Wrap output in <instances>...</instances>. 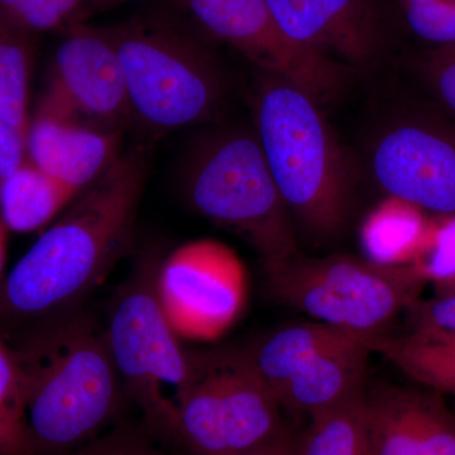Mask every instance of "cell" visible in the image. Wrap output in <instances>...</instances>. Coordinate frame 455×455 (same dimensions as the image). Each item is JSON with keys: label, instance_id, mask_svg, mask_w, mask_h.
I'll use <instances>...</instances> for the list:
<instances>
[{"label": "cell", "instance_id": "obj_1", "mask_svg": "<svg viewBox=\"0 0 455 455\" xmlns=\"http://www.w3.org/2000/svg\"><path fill=\"white\" fill-rule=\"evenodd\" d=\"M146 176L139 151L119 156L0 283V316L42 325L71 313L130 247Z\"/></svg>", "mask_w": 455, "mask_h": 455}, {"label": "cell", "instance_id": "obj_2", "mask_svg": "<svg viewBox=\"0 0 455 455\" xmlns=\"http://www.w3.org/2000/svg\"><path fill=\"white\" fill-rule=\"evenodd\" d=\"M13 350L32 455H68L97 439L124 392L104 331L71 311L36 328Z\"/></svg>", "mask_w": 455, "mask_h": 455}, {"label": "cell", "instance_id": "obj_3", "mask_svg": "<svg viewBox=\"0 0 455 455\" xmlns=\"http://www.w3.org/2000/svg\"><path fill=\"white\" fill-rule=\"evenodd\" d=\"M254 110L259 145L292 220L314 238H334L348 221L355 180L322 106L265 75Z\"/></svg>", "mask_w": 455, "mask_h": 455}, {"label": "cell", "instance_id": "obj_4", "mask_svg": "<svg viewBox=\"0 0 455 455\" xmlns=\"http://www.w3.org/2000/svg\"><path fill=\"white\" fill-rule=\"evenodd\" d=\"M121 62L131 116L166 133L212 118L224 84L205 47L178 27L132 18L103 27Z\"/></svg>", "mask_w": 455, "mask_h": 455}, {"label": "cell", "instance_id": "obj_5", "mask_svg": "<svg viewBox=\"0 0 455 455\" xmlns=\"http://www.w3.org/2000/svg\"><path fill=\"white\" fill-rule=\"evenodd\" d=\"M269 292L276 300L371 341L373 349L395 317L420 299L427 278L414 263L377 265L350 254H293L265 265Z\"/></svg>", "mask_w": 455, "mask_h": 455}, {"label": "cell", "instance_id": "obj_6", "mask_svg": "<svg viewBox=\"0 0 455 455\" xmlns=\"http://www.w3.org/2000/svg\"><path fill=\"white\" fill-rule=\"evenodd\" d=\"M187 196L203 217L252 245L265 265L299 252L291 214L256 132L226 131L206 140L188 166Z\"/></svg>", "mask_w": 455, "mask_h": 455}, {"label": "cell", "instance_id": "obj_7", "mask_svg": "<svg viewBox=\"0 0 455 455\" xmlns=\"http://www.w3.org/2000/svg\"><path fill=\"white\" fill-rule=\"evenodd\" d=\"M190 355L191 376L176 403L170 439L193 455H242L286 433L280 403L247 349Z\"/></svg>", "mask_w": 455, "mask_h": 455}, {"label": "cell", "instance_id": "obj_8", "mask_svg": "<svg viewBox=\"0 0 455 455\" xmlns=\"http://www.w3.org/2000/svg\"><path fill=\"white\" fill-rule=\"evenodd\" d=\"M160 260L151 252L140 262L116 293L104 333L123 391L139 405L147 429L170 438L176 403L191 376V355L158 302Z\"/></svg>", "mask_w": 455, "mask_h": 455}, {"label": "cell", "instance_id": "obj_9", "mask_svg": "<svg viewBox=\"0 0 455 455\" xmlns=\"http://www.w3.org/2000/svg\"><path fill=\"white\" fill-rule=\"evenodd\" d=\"M371 341L324 323L278 329L247 349L281 407L310 416L364 390Z\"/></svg>", "mask_w": 455, "mask_h": 455}, {"label": "cell", "instance_id": "obj_10", "mask_svg": "<svg viewBox=\"0 0 455 455\" xmlns=\"http://www.w3.org/2000/svg\"><path fill=\"white\" fill-rule=\"evenodd\" d=\"M156 293L179 338L220 339L247 302V271L229 245L197 239L160 260Z\"/></svg>", "mask_w": 455, "mask_h": 455}, {"label": "cell", "instance_id": "obj_11", "mask_svg": "<svg viewBox=\"0 0 455 455\" xmlns=\"http://www.w3.org/2000/svg\"><path fill=\"white\" fill-rule=\"evenodd\" d=\"M204 31L241 52L269 76L295 86L324 107L348 80L350 68L291 40L265 0H181Z\"/></svg>", "mask_w": 455, "mask_h": 455}, {"label": "cell", "instance_id": "obj_12", "mask_svg": "<svg viewBox=\"0 0 455 455\" xmlns=\"http://www.w3.org/2000/svg\"><path fill=\"white\" fill-rule=\"evenodd\" d=\"M40 106L97 130L119 132L131 116L130 101L121 62L103 27L79 22L66 28Z\"/></svg>", "mask_w": 455, "mask_h": 455}, {"label": "cell", "instance_id": "obj_13", "mask_svg": "<svg viewBox=\"0 0 455 455\" xmlns=\"http://www.w3.org/2000/svg\"><path fill=\"white\" fill-rule=\"evenodd\" d=\"M374 178L387 196L435 215L455 214V130L431 118L392 125L374 146Z\"/></svg>", "mask_w": 455, "mask_h": 455}, {"label": "cell", "instance_id": "obj_14", "mask_svg": "<svg viewBox=\"0 0 455 455\" xmlns=\"http://www.w3.org/2000/svg\"><path fill=\"white\" fill-rule=\"evenodd\" d=\"M291 40L350 70L379 56L383 26L374 0H265Z\"/></svg>", "mask_w": 455, "mask_h": 455}, {"label": "cell", "instance_id": "obj_15", "mask_svg": "<svg viewBox=\"0 0 455 455\" xmlns=\"http://www.w3.org/2000/svg\"><path fill=\"white\" fill-rule=\"evenodd\" d=\"M442 395L400 386L366 392L367 455H455V414Z\"/></svg>", "mask_w": 455, "mask_h": 455}, {"label": "cell", "instance_id": "obj_16", "mask_svg": "<svg viewBox=\"0 0 455 455\" xmlns=\"http://www.w3.org/2000/svg\"><path fill=\"white\" fill-rule=\"evenodd\" d=\"M119 132L97 130L38 104L27 134V158L84 191L121 156Z\"/></svg>", "mask_w": 455, "mask_h": 455}, {"label": "cell", "instance_id": "obj_17", "mask_svg": "<svg viewBox=\"0 0 455 455\" xmlns=\"http://www.w3.org/2000/svg\"><path fill=\"white\" fill-rule=\"evenodd\" d=\"M429 227L427 212L388 196L362 223L359 241L364 259L388 267L411 265L423 250Z\"/></svg>", "mask_w": 455, "mask_h": 455}, {"label": "cell", "instance_id": "obj_18", "mask_svg": "<svg viewBox=\"0 0 455 455\" xmlns=\"http://www.w3.org/2000/svg\"><path fill=\"white\" fill-rule=\"evenodd\" d=\"M83 191L38 169L27 158L0 184V215L9 230L41 229Z\"/></svg>", "mask_w": 455, "mask_h": 455}, {"label": "cell", "instance_id": "obj_19", "mask_svg": "<svg viewBox=\"0 0 455 455\" xmlns=\"http://www.w3.org/2000/svg\"><path fill=\"white\" fill-rule=\"evenodd\" d=\"M376 352L412 381L440 394L455 395V335L386 337L377 344Z\"/></svg>", "mask_w": 455, "mask_h": 455}, {"label": "cell", "instance_id": "obj_20", "mask_svg": "<svg viewBox=\"0 0 455 455\" xmlns=\"http://www.w3.org/2000/svg\"><path fill=\"white\" fill-rule=\"evenodd\" d=\"M35 38L0 17V118L26 142Z\"/></svg>", "mask_w": 455, "mask_h": 455}, {"label": "cell", "instance_id": "obj_21", "mask_svg": "<svg viewBox=\"0 0 455 455\" xmlns=\"http://www.w3.org/2000/svg\"><path fill=\"white\" fill-rule=\"evenodd\" d=\"M298 455H367L366 391L311 416Z\"/></svg>", "mask_w": 455, "mask_h": 455}, {"label": "cell", "instance_id": "obj_22", "mask_svg": "<svg viewBox=\"0 0 455 455\" xmlns=\"http://www.w3.org/2000/svg\"><path fill=\"white\" fill-rule=\"evenodd\" d=\"M0 455H32L23 414L22 371L0 333Z\"/></svg>", "mask_w": 455, "mask_h": 455}, {"label": "cell", "instance_id": "obj_23", "mask_svg": "<svg viewBox=\"0 0 455 455\" xmlns=\"http://www.w3.org/2000/svg\"><path fill=\"white\" fill-rule=\"evenodd\" d=\"M85 0H0V17L33 36L82 22Z\"/></svg>", "mask_w": 455, "mask_h": 455}, {"label": "cell", "instance_id": "obj_24", "mask_svg": "<svg viewBox=\"0 0 455 455\" xmlns=\"http://www.w3.org/2000/svg\"><path fill=\"white\" fill-rule=\"evenodd\" d=\"M427 283L439 293L455 291V214L435 215L430 220L425 244L414 260Z\"/></svg>", "mask_w": 455, "mask_h": 455}, {"label": "cell", "instance_id": "obj_25", "mask_svg": "<svg viewBox=\"0 0 455 455\" xmlns=\"http://www.w3.org/2000/svg\"><path fill=\"white\" fill-rule=\"evenodd\" d=\"M410 31L436 49L455 46V0H427L403 7Z\"/></svg>", "mask_w": 455, "mask_h": 455}, {"label": "cell", "instance_id": "obj_26", "mask_svg": "<svg viewBox=\"0 0 455 455\" xmlns=\"http://www.w3.org/2000/svg\"><path fill=\"white\" fill-rule=\"evenodd\" d=\"M410 333L455 335V291L414 302L409 309Z\"/></svg>", "mask_w": 455, "mask_h": 455}, {"label": "cell", "instance_id": "obj_27", "mask_svg": "<svg viewBox=\"0 0 455 455\" xmlns=\"http://www.w3.org/2000/svg\"><path fill=\"white\" fill-rule=\"evenodd\" d=\"M151 431L116 427L68 455H167L151 442Z\"/></svg>", "mask_w": 455, "mask_h": 455}, {"label": "cell", "instance_id": "obj_28", "mask_svg": "<svg viewBox=\"0 0 455 455\" xmlns=\"http://www.w3.org/2000/svg\"><path fill=\"white\" fill-rule=\"evenodd\" d=\"M421 68L434 97L455 114V46L434 50L425 57Z\"/></svg>", "mask_w": 455, "mask_h": 455}, {"label": "cell", "instance_id": "obj_29", "mask_svg": "<svg viewBox=\"0 0 455 455\" xmlns=\"http://www.w3.org/2000/svg\"><path fill=\"white\" fill-rule=\"evenodd\" d=\"M26 160V140L0 118V181L12 175Z\"/></svg>", "mask_w": 455, "mask_h": 455}, {"label": "cell", "instance_id": "obj_30", "mask_svg": "<svg viewBox=\"0 0 455 455\" xmlns=\"http://www.w3.org/2000/svg\"><path fill=\"white\" fill-rule=\"evenodd\" d=\"M242 455H298V442L284 433L274 442Z\"/></svg>", "mask_w": 455, "mask_h": 455}, {"label": "cell", "instance_id": "obj_31", "mask_svg": "<svg viewBox=\"0 0 455 455\" xmlns=\"http://www.w3.org/2000/svg\"><path fill=\"white\" fill-rule=\"evenodd\" d=\"M127 2H131V0H85V14L90 13V12L118 7V5L124 4Z\"/></svg>", "mask_w": 455, "mask_h": 455}, {"label": "cell", "instance_id": "obj_32", "mask_svg": "<svg viewBox=\"0 0 455 455\" xmlns=\"http://www.w3.org/2000/svg\"><path fill=\"white\" fill-rule=\"evenodd\" d=\"M8 227L5 226L0 215V283H2L3 272H4L5 259H7Z\"/></svg>", "mask_w": 455, "mask_h": 455}, {"label": "cell", "instance_id": "obj_33", "mask_svg": "<svg viewBox=\"0 0 455 455\" xmlns=\"http://www.w3.org/2000/svg\"><path fill=\"white\" fill-rule=\"evenodd\" d=\"M400 2L403 7H407V5L419 4V3L427 2V0H400Z\"/></svg>", "mask_w": 455, "mask_h": 455}, {"label": "cell", "instance_id": "obj_34", "mask_svg": "<svg viewBox=\"0 0 455 455\" xmlns=\"http://www.w3.org/2000/svg\"><path fill=\"white\" fill-rule=\"evenodd\" d=\"M0 184H2V181H0Z\"/></svg>", "mask_w": 455, "mask_h": 455}]
</instances>
